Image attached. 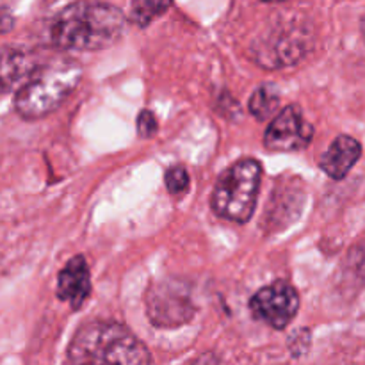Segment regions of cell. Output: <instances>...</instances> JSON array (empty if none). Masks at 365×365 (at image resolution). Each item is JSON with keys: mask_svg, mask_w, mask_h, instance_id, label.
Returning a JSON list of instances; mask_svg holds the SVG:
<instances>
[{"mask_svg": "<svg viewBox=\"0 0 365 365\" xmlns=\"http://www.w3.org/2000/svg\"><path fill=\"white\" fill-rule=\"evenodd\" d=\"M57 298L66 302L73 310H78L91 294V273L82 255L68 260L57 274Z\"/></svg>", "mask_w": 365, "mask_h": 365, "instance_id": "obj_9", "label": "cell"}, {"mask_svg": "<svg viewBox=\"0 0 365 365\" xmlns=\"http://www.w3.org/2000/svg\"><path fill=\"white\" fill-rule=\"evenodd\" d=\"M146 314L153 327L178 328L189 323L196 314L189 285L182 280L166 278L146 292Z\"/></svg>", "mask_w": 365, "mask_h": 365, "instance_id": "obj_5", "label": "cell"}, {"mask_svg": "<svg viewBox=\"0 0 365 365\" xmlns=\"http://www.w3.org/2000/svg\"><path fill=\"white\" fill-rule=\"evenodd\" d=\"M362 157V145L355 138L342 134L335 138L330 148L321 157V170L334 180H342Z\"/></svg>", "mask_w": 365, "mask_h": 365, "instance_id": "obj_10", "label": "cell"}, {"mask_svg": "<svg viewBox=\"0 0 365 365\" xmlns=\"http://www.w3.org/2000/svg\"><path fill=\"white\" fill-rule=\"evenodd\" d=\"M314 138V127L303 116L298 106L282 109L264 134V146L269 152H299L310 145Z\"/></svg>", "mask_w": 365, "mask_h": 365, "instance_id": "obj_7", "label": "cell"}, {"mask_svg": "<svg viewBox=\"0 0 365 365\" xmlns=\"http://www.w3.org/2000/svg\"><path fill=\"white\" fill-rule=\"evenodd\" d=\"M166 187L173 196H182L189 191V173L184 166H173L166 171Z\"/></svg>", "mask_w": 365, "mask_h": 365, "instance_id": "obj_14", "label": "cell"}, {"mask_svg": "<svg viewBox=\"0 0 365 365\" xmlns=\"http://www.w3.org/2000/svg\"><path fill=\"white\" fill-rule=\"evenodd\" d=\"M250 310H252V316L260 323L274 330H284L298 314L299 294L291 284L278 280L253 294Z\"/></svg>", "mask_w": 365, "mask_h": 365, "instance_id": "obj_6", "label": "cell"}, {"mask_svg": "<svg viewBox=\"0 0 365 365\" xmlns=\"http://www.w3.org/2000/svg\"><path fill=\"white\" fill-rule=\"evenodd\" d=\"M262 2H284V0H262Z\"/></svg>", "mask_w": 365, "mask_h": 365, "instance_id": "obj_18", "label": "cell"}, {"mask_svg": "<svg viewBox=\"0 0 365 365\" xmlns=\"http://www.w3.org/2000/svg\"><path fill=\"white\" fill-rule=\"evenodd\" d=\"M173 0H132L130 4V21L138 27H148L155 18L163 16Z\"/></svg>", "mask_w": 365, "mask_h": 365, "instance_id": "obj_13", "label": "cell"}, {"mask_svg": "<svg viewBox=\"0 0 365 365\" xmlns=\"http://www.w3.org/2000/svg\"><path fill=\"white\" fill-rule=\"evenodd\" d=\"M9 29H11L9 11H7V7H4V11H2V32H7Z\"/></svg>", "mask_w": 365, "mask_h": 365, "instance_id": "obj_16", "label": "cell"}, {"mask_svg": "<svg viewBox=\"0 0 365 365\" xmlns=\"http://www.w3.org/2000/svg\"><path fill=\"white\" fill-rule=\"evenodd\" d=\"M262 166L255 159L237 160L217 180L210 198L214 214L235 223H248L259 196Z\"/></svg>", "mask_w": 365, "mask_h": 365, "instance_id": "obj_4", "label": "cell"}, {"mask_svg": "<svg viewBox=\"0 0 365 365\" xmlns=\"http://www.w3.org/2000/svg\"><path fill=\"white\" fill-rule=\"evenodd\" d=\"M82 66L78 61L59 57L38 70L18 88L14 109L24 120H39L57 109L78 86Z\"/></svg>", "mask_w": 365, "mask_h": 365, "instance_id": "obj_3", "label": "cell"}, {"mask_svg": "<svg viewBox=\"0 0 365 365\" xmlns=\"http://www.w3.org/2000/svg\"><path fill=\"white\" fill-rule=\"evenodd\" d=\"M310 48V36L302 29H287L271 34L259 46L257 59L266 68H282L294 64Z\"/></svg>", "mask_w": 365, "mask_h": 365, "instance_id": "obj_8", "label": "cell"}, {"mask_svg": "<svg viewBox=\"0 0 365 365\" xmlns=\"http://www.w3.org/2000/svg\"><path fill=\"white\" fill-rule=\"evenodd\" d=\"M127 31V18L106 2L78 0L52 20L50 39L57 48L96 52L113 46Z\"/></svg>", "mask_w": 365, "mask_h": 365, "instance_id": "obj_1", "label": "cell"}, {"mask_svg": "<svg viewBox=\"0 0 365 365\" xmlns=\"http://www.w3.org/2000/svg\"><path fill=\"white\" fill-rule=\"evenodd\" d=\"M73 364H150L152 355L134 334L116 321H93L78 328L68 346Z\"/></svg>", "mask_w": 365, "mask_h": 365, "instance_id": "obj_2", "label": "cell"}, {"mask_svg": "<svg viewBox=\"0 0 365 365\" xmlns=\"http://www.w3.org/2000/svg\"><path fill=\"white\" fill-rule=\"evenodd\" d=\"M280 107V91L274 84H264L250 98V113L260 121L269 120L278 113Z\"/></svg>", "mask_w": 365, "mask_h": 365, "instance_id": "obj_12", "label": "cell"}, {"mask_svg": "<svg viewBox=\"0 0 365 365\" xmlns=\"http://www.w3.org/2000/svg\"><path fill=\"white\" fill-rule=\"evenodd\" d=\"M39 68L34 52L18 46H4L2 48V91L9 93L11 89L20 88L29 81L32 73Z\"/></svg>", "mask_w": 365, "mask_h": 365, "instance_id": "obj_11", "label": "cell"}, {"mask_svg": "<svg viewBox=\"0 0 365 365\" xmlns=\"http://www.w3.org/2000/svg\"><path fill=\"white\" fill-rule=\"evenodd\" d=\"M362 34H364V39H365V16H364V20H362Z\"/></svg>", "mask_w": 365, "mask_h": 365, "instance_id": "obj_17", "label": "cell"}, {"mask_svg": "<svg viewBox=\"0 0 365 365\" xmlns=\"http://www.w3.org/2000/svg\"><path fill=\"white\" fill-rule=\"evenodd\" d=\"M157 128H159V125H157V118L153 116L152 110H141L138 116V134L141 138L150 139L152 135H155Z\"/></svg>", "mask_w": 365, "mask_h": 365, "instance_id": "obj_15", "label": "cell"}]
</instances>
